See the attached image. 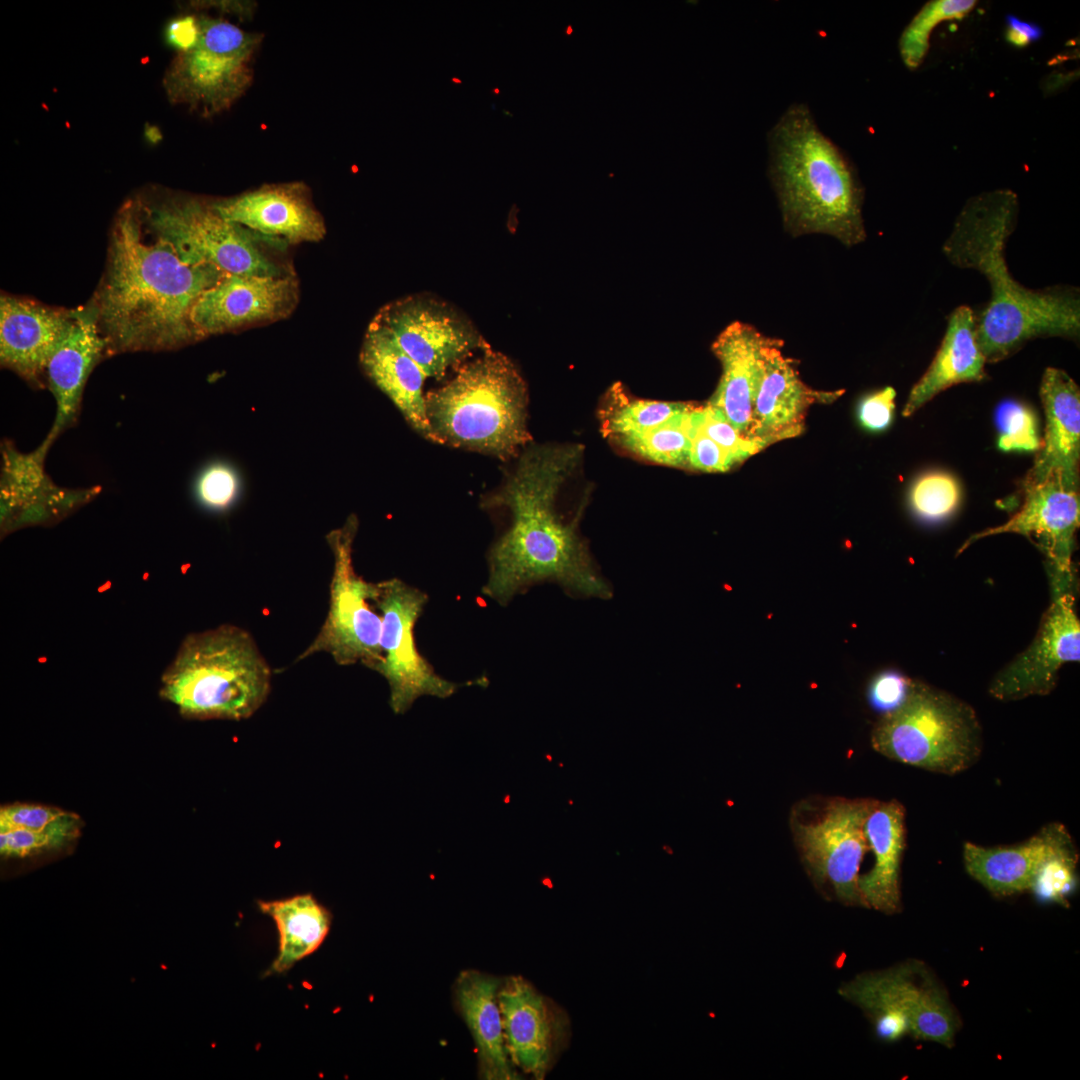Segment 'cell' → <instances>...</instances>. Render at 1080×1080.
<instances>
[{"instance_id":"23","label":"cell","mask_w":1080,"mask_h":1080,"mask_svg":"<svg viewBox=\"0 0 1080 1080\" xmlns=\"http://www.w3.org/2000/svg\"><path fill=\"white\" fill-rule=\"evenodd\" d=\"M770 340L771 337L763 335L754 326L735 321L726 326L712 344V351L721 365V376L706 404L722 414L750 441H753L752 416L762 376L763 350Z\"/></svg>"},{"instance_id":"38","label":"cell","mask_w":1080,"mask_h":1080,"mask_svg":"<svg viewBox=\"0 0 1080 1080\" xmlns=\"http://www.w3.org/2000/svg\"><path fill=\"white\" fill-rule=\"evenodd\" d=\"M691 419L704 434L724 449L736 464L763 449L760 444L744 438L722 414L707 404H697L691 411Z\"/></svg>"},{"instance_id":"20","label":"cell","mask_w":1080,"mask_h":1080,"mask_svg":"<svg viewBox=\"0 0 1080 1080\" xmlns=\"http://www.w3.org/2000/svg\"><path fill=\"white\" fill-rule=\"evenodd\" d=\"M76 310L9 294L0 298V362L34 386L69 333Z\"/></svg>"},{"instance_id":"12","label":"cell","mask_w":1080,"mask_h":1080,"mask_svg":"<svg viewBox=\"0 0 1080 1080\" xmlns=\"http://www.w3.org/2000/svg\"><path fill=\"white\" fill-rule=\"evenodd\" d=\"M377 608L382 617L381 662L375 672L389 686V705L404 714L422 696H452L462 684L438 675L419 653L414 628L428 601L420 589L398 578L379 582Z\"/></svg>"},{"instance_id":"36","label":"cell","mask_w":1080,"mask_h":1080,"mask_svg":"<svg viewBox=\"0 0 1080 1080\" xmlns=\"http://www.w3.org/2000/svg\"><path fill=\"white\" fill-rule=\"evenodd\" d=\"M960 497V486L951 474L929 472L918 478L912 486L910 504L919 517L938 521L956 510Z\"/></svg>"},{"instance_id":"28","label":"cell","mask_w":1080,"mask_h":1080,"mask_svg":"<svg viewBox=\"0 0 1080 1080\" xmlns=\"http://www.w3.org/2000/svg\"><path fill=\"white\" fill-rule=\"evenodd\" d=\"M985 357L977 343L975 314L962 305L952 311L942 342L925 373L911 389L902 414L911 416L945 389L986 378Z\"/></svg>"},{"instance_id":"25","label":"cell","mask_w":1080,"mask_h":1080,"mask_svg":"<svg viewBox=\"0 0 1080 1080\" xmlns=\"http://www.w3.org/2000/svg\"><path fill=\"white\" fill-rule=\"evenodd\" d=\"M1045 412L1042 446L1024 485L1061 478L1079 485L1080 390L1063 370L1048 367L1040 385Z\"/></svg>"},{"instance_id":"8","label":"cell","mask_w":1080,"mask_h":1080,"mask_svg":"<svg viewBox=\"0 0 1080 1080\" xmlns=\"http://www.w3.org/2000/svg\"><path fill=\"white\" fill-rule=\"evenodd\" d=\"M133 203L144 232L186 263L212 266L226 274L281 275L259 248L262 235L223 218L212 201L163 194Z\"/></svg>"},{"instance_id":"37","label":"cell","mask_w":1080,"mask_h":1080,"mask_svg":"<svg viewBox=\"0 0 1080 1080\" xmlns=\"http://www.w3.org/2000/svg\"><path fill=\"white\" fill-rule=\"evenodd\" d=\"M998 448L1005 452L1039 450L1038 420L1029 406L1014 400L1003 401L995 412Z\"/></svg>"},{"instance_id":"11","label":"cell","mask_w":1080,"mask_h":1080,"mask_svg":"<svg viewBox=\"0 0 1080 1080\" xmlns=\"http://www.w3.org/2000/svg\"><path fill=\"white\" fill-rule=\"evenodd\" d=\"M357 530L358 519L351 515L326 536L334 559L329 609L318 634L296 661L325 652L341 666L360 663L375 671L381 662L379 582L366 581L355 572L352 555Z\"/></svg>"},{"instance_id":"7","label":"cell","mask_w":1080,"mask_h":1080,"mask_svg":"<svg viewBox=\"0 0 1080 1080\" xmlns=\"http://www.w3.org/2000/svg\"><path fill=\"white\" fill-rule=\"evenodd\" d=\"M871 743L889 759L955 775L981 757L983 730L970 704L926 682L911 680L904 701L875 725Z\"/></svg>"},{"instance_id":"2","label":"cell","mask_w":1080,"mask_h":1080,"mask_svg":"<svg viewBox=\"0 0 1080 1080\" xmlns=\"http://www.w3.org/2000/svg\"><path fill=\"white\" fill-rule=\"evenodd\" d=\"M227 274L181 260L144 232L133 200L111 230L107 265L91 304L108 352L171 350L201 339L191 312Z\"/></svg>"},{"instance_id":"16","label":"cell","mask_w":1080,"mask_h":1080,"mask_svg":"<svg viewBox=\"0 0 1080 1080\" xmlns=\"http://www.w3.org/2000/svg\"><path fill=\"white\" fill-rule=\"evenodd\" d=\"M1074 607L1073 589H1052L1034 640L991 681L988 692L993 698L1015 701L1053 691L1062 666L1080 658V622Z\"/></svg>"},{"instance_id":"41","label":"cell","mask_w":1080,"mask_h":1080,"mask_svg":"<svg viewBox=\"0 0 1080 1080\" xmlns=\"http://www.w3.org/2000/svg\"><path fill=\"white\" fill-rule=\"evenodd\" d=\"M1076 862L1077 854L1049 860L1037 874L1032 889L1043 898L1063 899L1073 883Z\"/></svg>"},{"instance_id":"18","label":"cell","mask_w":1080,"mask_h":1080,"mask_svg":"<svg viewBox=\"0 0 1080 1080\" xmlns=\"http://www.w3.org/2000/svg\"><path fill=\"white\" fill-rule=\"evenodd\" d=\"M52 442L46 438L36 450L24 454L4 446L1 473V529L51 524L90 501L99 488L72 490L53 483L44 469Z\"/></svg>"},{"instance_id":"49","label":"cell","mask_w":1080,"mask_h":1080,"mask_svg":"<svg viewBox=\"0 0 1080 1080\" xmlns=\"http://www.w3.org/2000/svg\"><path fill=\"white\" fill-rule=\"evenodd\" d=\"M491 92H492V94L499 95L500 94V89L498 87H495V88H493L491 90Z\"/></svg>"},{"instance_id":"31","label":"cell","mask_w":1080,"mask_h":1080,"mask_svg":"<svg viewBox=\"0 0 1080 1080\" xmlns=\"http://www.w3.org/2000/svg\"><path fill=\"white\" fill-rule=\"evenodd\" d=\"M259 909L276 923L279 952L270 972L283 973L316 951L327 936L332 915L310 893L280 900L258 901Z\"/></svg>"},{"instance_id":"17","label":"cell","mask_w":1080,"mask_h":1080,"mask_svg":"<svg viewBox=\"0 0 1080 1080\" xmlns=\"http://www.w3.org/2000/svg\"><path fill=\"white\" fill-rule=\"evenodd\" d=\"M498 1002L511 1063L537 1080L544 1079L567 1039V1016L520 975L501 980Z\"/></svg>"},{"instance_id":"4","label":"cell","mask_w":1080,"mask_h":1080,"mask_svg":"<svg viewBox=\"0 0 1080 1080\" xmlns=\"http://www.w3.org/2000/svg\"><path fill=\"white\" fill-rule=\"evenodd\" d=\"M768 173L784 226L794 236L822 233L846 246L866 238L863 189L845 152L793 103L767 135Z\"/></svg>"},{"instance_id":"47","label":"cell","mask_w":1080,"mask_h":1080,"mask_svg":"<svg viewBox=\"0 0 1080 1080\" xmlns=\"http://www.w3.org/2000/svg\"><path fill=\"white\" fill-rule=\"evenodd\" d=\"M564 34H565L566 36H571L572 34H574V28H573V26H572L571 24L567 25V26H566V27L564 28Z\"/></svg>"},{"instance_id":"35","label":"cell","mask_w":1080,"mask_h":1080,"mask_svg":"<svg viewBox=\"0 0 1080 1080\" xmlns=\"http://www.w3.org/2000/svg\"><path fill=\"white\" fill-rule=\"evenodd\" d=\"M83 822L72 812L49 827L30 831H0V854L4 858H27L63 850L79 838Z\"/></svg>"},{"instance_id":"43","label":"cell","mask_w":1080,"mask_h":1080,"mask_svg":"<svg viewBox=\"0 0 1080 1080\" xmlns=\"http://www.w3.org/2000/svg\"><path fill=\"white\" fill-rule=\"evenodd\" d=\"M895 396L896 392L892 387H885L865 396L858 406L861 425L870 431L885 430L893 418Z\"/></svg>"},{"instance_id":"10","label":"cell","mask_w":1080,"mask_h":1080,"mask_svg":"<svg viewBox=\"0 0 1080 1080\" xmlns=\"http://www.w3.org/2000/svg\"><path fill=\"white\" fill-rule=\"evenodd\" d=\"M840 994L863 1009L878 1034H904L947 1047L954 1044L959 1019L947 992L923 962L909 960L893 968L857 976Z\"/></svg>"},{"instance_id":"24","label":"cell","mask_w":1080,"mask_h":1080,"mask_svg":"<svg viewBox=\"0 0 1080 1080\" xmlns=\"http://www.w3.org/2000/svg\"><path fill=\"white\" fill-rule=\"evenodd\" d=\"M1076 854L1073 840L1060 823L1043 827L1028 840L1001 847L963 845L968 874L995 895H1011L1032 889L1040 869L1049 860Z\"/></svg>"},{"instance_id":"15","label":"cell","mask_w":1080,"mask_h":1080,"mask_svg":"<svg viewBox=\"0 0 1080 1080\" xmlns=\"http://www.w3.org/2000/svg\"><path fill=\"white\" fill-rule=\"evenodd\" d=\"M1019 511L1002 525L971 535L958 549L962 553L984 537L1014 533L1027 537L1045 555L1052 589H1073L1072 555L1080 522L1079 485L1061 478L1024 485Z\"/></svg>"},{"instance_id":"21","label":"cell","mask_w":1080,"mask_h":1080,"mask_svg":"<svg viewBox=\"0 0 1080 1080\" xmlns=\"http://www.w3.org/2000/svg\"><path fill=\"white\" fill-rule=\"evenodd\" d=\"M782 346V340L771 338L763 350L762 376L752 416V440L763 448L800 435L812 404L833 401L843 393L807 386L795 361L782 354Z\"/></svg>"},{"instance_id":"45","label":"cell","mask_w":1080,"mask_h":1080,"mask_svg":"<svg viewBox=\"0 0 1080 1080\" xmlns=\"http://www.w3.org/2000/svg\"><path fill=\"white\" fill-rule=\"evenodd\" d=\"M199 35L198 14L186 12L172 19L166 28V38L178 52L192 47Z\"/></svg>"},{"instance_id":"32","label":"cell","mask_w":1080,"mask_h":1080,"mask_svg":"<svg viewBox=\"0 0 1080 1080\" xmlns=\"http://www.w3.org/2000/svg\"><path fill=\"white\" fill-rule=\"evenodd\" d=\"M696 403L638 399L620 383L612 385L599 409L600 429L611 441L655 428L690 410Z\"/></svg>"},{"instance_id":"5","label":"cell","mask_w":1080,"mask_h":1080,"mask_svg":"<svg viewBox=\"0 0 1080 1080\" xmlns=\"http://www.w3.org/2000/svg\"><path fill=\"white\" fill-rule=\"evenodd\" d=\"M528 391L514 363L486 343L482 355L425 395L431 441L508 460L532 441Z\"/></svg>"},{"instance_id":"22","label":"cell","mask_w":1080,"mask_h":1080,"mask_svg":"<svg viewBox=\"0 0 1080 1080\" xmlns=\"http://www.w3.org/2000/svg\"><path fill=\"white\" fill-rule=\"evenodd\" d=\"M212 204L226 220L266 237L316 242L326 233L323 217L300 182L264 185Z\"/></svg>"},{"instance_id":"40","label":"cell","mask_w":1080,"mask_h":1080,"mask_svg":"<svg viewBox=\"0 0 1080 1080\" xmlns=\"http://www.w3.org/2000/svg\"><path fill=\"white\" fill-rule=\"evenodd\" d=\"M68 812L62 809L26 803H14L5 805L0 809V831L22 829L30 831L43 830Z\"/></svg>"},{"instance_id":"19","label":"cell","mask_w":1080,"mask_h":1080,"mask_svg":"<svg viewBox=\"0 0 1080 1080\" xmlns=\"http://www.w3.org/2000/svg\"><path fill=\"white\" fill-rule=\"evenodd\" d=\"M295 296L296 284L291 277L227 274L200 295L191 320L202 339L284 316L292 309Z\"/></svg>"},{"instance_id":"13","label":"cell","mask_w":1080,"mask_h":1080,"mask_svg":"<svg viewBox=\"0 0 1080 1080\" xmlns=\"http://www.w3.org/2000/svg\"><path fill=\"white\" fill-rule=\"evenodd\" d=\"M870 798H832L810 821L792 818L791 827L802 862L818 886L828 884L846 905L863 906L859 869L869 849L865 822L875 804Z\"/></svg>"},{"instance_id":"6","label":"cell","mask_w":1080,"mask_h":1080,"mask_svg":"<svg viewBox=\"0 0 1080 1080\" xmlns=\"http://www.w3.org/2000/svg\"><path fill=\"white\" fill-rule=\"evenodd\" d=\"M271 668L249 632L235 625L191 633L161 679L160 696L188 719L250 718L266 702Z\"/></svg>"},{"instance_id":"14","label":"cell","mask_w":1080,"mask_h":1080,"mask_svg":"<svg viewBox=\"0 0 1080 1080\" xmlns=\"http://www.w3.org/2000/svg\"><path fill=\"white\" fill-rule=\"evenodd\" d=\"M370 324L390 334L426 377L437 379L486 344L455 310L423 296L385 305Z\"/></svg>"},{"instance_id":"30","label":"cell","mask_w":1080,"mask_h":1080,"mask_svg":"<svg viewBox=\"0 0 1080 1080\" xmlns=\"http://www.w3.org/2000/svg\"><path fill=\"white\" fill-rule=\"evenodd\" d=\"M360 363L406 421L423 437L431 440L422 391L426 375L394 338L370 324L361 348Z\"/></svg>"},{"instance_id":"34","label":"cell","mask_w":1080,"mask_h":1080,"mask_svg":"<svg viewBox=\"0 0 1080 1080\" xmlns=\"http://www.w3.org/2000/svg\"><path fill=\"white\" fill-rule=\"evenodd\" d=\"M976 5L974 0H933L926 3L906 26L899 39L900 57L908 69H917L929 47L933 29L942 21L960 19Z\"/></svg>"},{"instance_id":"26","label":"cell","mask_w":1080,"mask_h":1080,"mask_svg":"<svg viewBox=\"0 0 1080 1080\" xmlns=\"http://www.w3.org/2000/svg\"><path fill=\"white\" fill-rule=\"evenodd\" d=\"M105 353L107 342L93 305L76 309L71 329L50 358L45 373L56 401V416L46 436L50 442L76 423L87 379Z\"/></svg>"},{"instance_id":"3","label":"cell","mask_w":1080,"mask_h":1080,"mask_svg":"<svg viewBox=\"0 0 1080 1080\" xmlns=\"http://www.w3.org/2000/svg\"><path fill=\"white\" fill-rule=\"evenodd\" d=\"M1019 203L1009 189L970 198L958 214L942 251L958 268L980 272L990 298L975 315L977 343L986 362L995 363L1039 337L1073 338L1080 333V299L1075 287L1029 289L1014 279L1005 257Z\"/></svg>"},{"instance_id":"1","label":"cell","mask_w":1080,"mask_h":1080,"mask_svg":"<svg viewBox=\"0 0 1080 1080\" xmlns=\"http://www.w3.org/2000/svg\"><path fill=\"white\" fill-rule=\"evenodd\" d=\"M582 449L575 444L527 448L503 485L483 501L487 508L505 507L512 513L510 528L489 551L482 588L500 605L540 582L557 583L584 597L611 596L575 522H564L555 509L557 494Z\"/></svg>"},{"instance_id":"39","label":"cell","mask_w":1080,"mask_h":1080,"mask_svg":"<svg viewBox=\"0 0 1080 1080\" xmlns=\"http://www.w3.org/2000/svg\"><path fill=\"white\" fill-rule=\"evenodd\" d=\"M241 480L229 464L217 462L204 468L195 483L198 502L207 509L224 511L230 508L240 495Z\"/></svg>"},{"instance_id":"44","label":"cell","mask_w":1080,"mask_h":1080,"mask_svg":"<svg viewBox=\"0 0 1080 1080\" xmlns=\"http://www.w3.org/2000/svg\"><path fill=\"white\" fill-rule=\"evenodd\" d=\"M911 680L899 672L886 671L879 674L869 688L872 705L887 713L897 708L905 699Z\"/></svg>"},{"instance_id":"29","label":"cell","mask_w":1080,"mask_h":1080,"mask_svg":"<svg viewBox=\"0 0 1080 1080\" xmlns=\"http://www.w3.org/2000/svg\"><path fill=\"white\" fill-rule=\"evenodd\" d=\"M872 868L858 878L865 907L885 914L901 908L900 864L905 848V808L896 800H876L865 822Z\"/></svg>"},{"instance_id":"46","label":"cell","mask_w":1080,"mask_h":1080,"mask_svg":"<svg viewBox=\"0 0 1080 1080\" xmlns=\"http://www.w3.org/2000/svg\"><path fill=\"white\" fill-rule=\"evenodd\" d=\"M1007 29L1006 40L1014 46L1024 47L1042 37V29L1035 23L1017 18L1014 15L1006 17Z\"/></svg>"},{"instance_id":"42","label":"cell","mask_w":1080,"mask_h":1080,"mask_svg":"<svg viewBox=\"0 0 1080 1080\" xmlns=\"http://www.w3.org/2000/svg\"><path fill=\"white\" fill-rule=\"evenodd\" d=\"M736 462L692 421L690 412L689 468L703 472H726Z\"/></svg>"},{"instance_id":"27","label":"cell","mask_w":1080,"mask_h":1080,"mask_svg":"<svg viewBox=\"0 0 1080 1080\" xmlns=\"http://www.w3.org/2000/svg\"><path fill=\"white\" fill-rule=\"evenodd\" d=\"M501 980L485 972L467 969L454 982L456 1006L474 1040L479 1076L486 1080H514L518 1073L511 1063L504 1040L498 1002Z\"/></svg>"},{"instance_id":"48","label":"cell","mask_w":1080,"mask_h":1080,"mask_svg":"<svg viewBox=\"0 0 1080 1080\" xmlns=\"http://www.w3.org/2000/svg\"><path fill=\"white\" fill-rule=\"evenodd\" d=\"M450 81H451L452 83H454V84H458V85H460V84H462V83H463V81H462V80H461L460 78L456 77V76H453V77H451Z\"/></svg>"},{"instance_id":"33","label":"cell","mask_w":1080,"mask_h":1080,"mask_svg":"<svg viewBox=\"0 0 1080 1080\" xmlns=\"http://www.w3.org/2000/svg\"><path fill=\"white\" fill-rule=\"evenodd\" d=\"M650 430L620 437L613 442L632 454L657 464L689 467L690 412L696 407Z\"/></svg>"},{"instance_id":"9","label":"cell","mask_w":1080,"mask_h":1080,"mask_svg":"<svg viewBox=\"0 0 1080 1080\" xmlns=\"http://www.w3.org/2000/svg\"><path fill=\"white\" fill-rule=\"evenodd\" d=\"M196 13L197 41L177 52L163 85L171 103L213 117L229 110L251 87L253 60L263 35L246 31L223 16Z\"/></svg>"}]
</instances>
